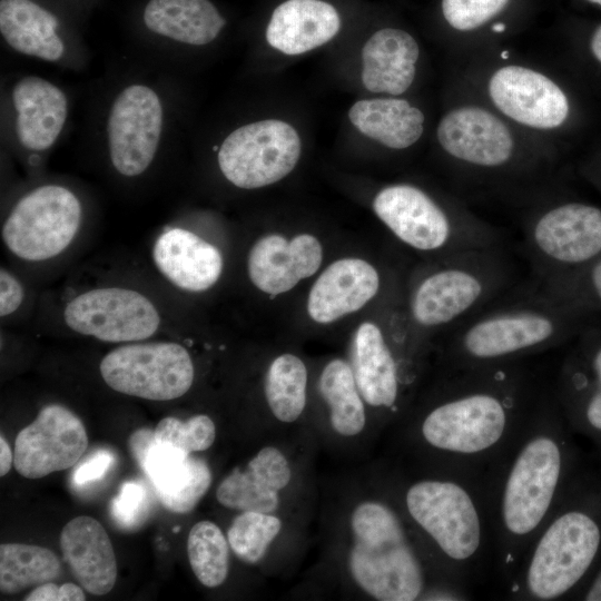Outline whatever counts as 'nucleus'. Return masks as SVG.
Wrapping results in <instances>:
<instances>
[{"instance_id": "nucleus-1", "label": "nucleus", "mask_w": 601, "mask_h": 601, "mask_svg": "<svg viewBox=\"0 0 601 601\" xmlns=\"http://www.w3.org/2000/svg\"><path fill=\"white\" fill-rule=\"evenodd\" d=\"M444 374L407 414L404 447L421 467L459 473L485 485L529 421L545 383L525 361Z\"/></svg>"}, {"instance_id": "nucleus-2", "label": "nucleus", "mask_w": 601, "mask_h": 601, "mask_svg": "<svg viewBox=\"0 0 601 601\" xmlns=\"http://www.w3.org/2000/svg\"><path fill=\"white\" fill-rule=\"evenodd\" d=\"M584 461L551 383L545 384L522 432L485 482L494 572L503 589Z\"/></svg>"}, {"instance_id": "nucleus-3", "label": "nucleus", "mask_w": 601, "mask_h": 601, "mask_svg": "<svg viewBox=\"0 0 601 601\" xmlns=\"http://www.w3.org/2000/svg\"><path fill=\"white\" fill-rule=\"evenodd\" d=\"M421 471L422 475L397 482L390 493L439 570L472 594L494 571L485 485L450 471Z\"/></svg>"}, {"instance_id": "nucleus-4", "label": "nucleus", "mask_w": 601, "mask_h": 601, "mask_svg": "<svg viewBox=\"0 0 601 601\" xmlns=\"http://www.w3.org/2000/svg\"><path fill=\"white\" fill-rule=\"evenodd\" d=\"M601 560V466L584 461L504 588L515 601L574 600Z\"/></svg>"}, {"instance_id": "nucleus-5", "label": "nucleus", "mask_w": 601, "mask_h": 601, "mask_svg": "<svg viewBox=\"0 0 601 601\" xmlns=\"http://www.w3.org/2000/svg\"><path fill=\"white\" fill-rule=\"evenodd\" d=\"M594 318L539 284L504 293L450 329L442 363L445 371H454L526 361L569 344Z\"/></svg>"}, {"instance_id": "nucleus-6", "label": "nucleus", "mask_w": 601, "mask_h": 601, "mask_svg": "<svg viewBox=\"0 0 601 601\" xmlns=\"http://www.w3.org/2000/svg\"><path fill=\"white\" fill-rule=\"evenodd\" d=\"M349 530L348 571L372 599H472L439 570L391 493L358 503L351 513Z\"/></svg>"}, {"instance_id": "nucleus-7", "label": "nucleus", "mask_w": 601, "mask_h": 601, "mask_svg": "<svg viewBox=\"0 0 601 601\" xmlns=\"http://www.w3.org/2000/svg\"><path fill=\"white\" fill-rule=\"evenodd\" d=\"M434 138L461 178L490 187L541 183L560 158L559 146L523 131L461 87Z\"/></svg>"}, {"instance_id": "nucleus-8", "label": "nucleus", "mask_w": 601, "mask_h": 601, "mask_svg": "<svg viewBox=\"0 0 601 601\" xmlns=\"http://www.w3.org/2000/svg\"><path fill=\"white\" fill-rule=\"evenodd\" d=\"M459 87L523 131L556 146L575 120L573 96L559 76L496 48L465 57Z\"/></svg>"}, {"instance_id": "nucleus-9", "label": "nucleus", "mask_w": 601, "mask_h": 601, "mask_svg": "<svg viewBox=\"0 0 601 601\" xmlns=\"http://www.w3.org/2000/svg\"><path fill=\"white\" fill-rule=\"evenodd\" d=\"M513 268L501 246L441 257L414 280L407 318L414 335L451 329L509 290Z\"/></svg>"}, {"instance_id": "nucleus-10", "label": "nucleus", "mask_w": 601, "mask_h": 601, "mask_svg": "<svg viewBox=\"0 0 601 601\" xmlns=\"http://www.w3.org/2000/svg\"><path fill=\"white\" fill-rule=\"evenodd\" d=\"M377 218L408 247L441 257L499 246V230L461 201L441 199L410 183L382 187L372 200Z\"/></svg>"}, {"instance_id": "nucleus-11", "label": "nucleus", "mask_w": 601, "mask_h": 601, "mask_svg": "<svg viewBox=\"0 0 601 601\" xmlns=\"http://www.w3.org/2000/svg\"><path fill=\"white\" fill-rule=\"evenodd\" d=\"M524 244L538 280L601 257V207L580 200H546L524 220Z\"/></svg>"}, {"instance_id": "nucleus-12", "label": "nucleus", "mask_w": 601, "mask_h": 601, "mask_svg": "<svg viewBox=\"0 0 601 601\" xmlns=\"http://www.w3.org/2000/svg\"><path fill=\"white\" fill-rule=\"evenodd\" d=\"M85 208L70 187L38 185L12 205L1 227L7 249L24 262H45L62 254L75 240Z\"/></svg>"}, {"instance_id": "nucleus-13", "label": "nucleus", "mask_w": 601, "mask_h": 601, "mask_svg": "<svg viewBox=\"0 0 601 601\" xmlns=\"http://www.w3.org/2000/svg\"><path fill=\"white\" fill-rule=\"evenodd\" d=\"M167 109L160 92L146 82H130L114 96L105 120L109 162L125 178L144 175L164 140Z\"/></svg>"}, {"instance_id": "nucleus-14", "label": "nucleus", "mask_w": 601, "mask_h": 601, "mask_svg": "<svg viewBox=\"0 0 601 601\" xmlns=\"http://www.w3.org/2000/svg\"><path fill=\"white\" fill-rule=\"evenodd\" d=\"M302 139L289 122L268 118L244 124L220 142L217 164L233 186L252 190L276 184L297 166Z\"/></svg>"}, {"instance_id": "nucleus-15", "label": "nucleus", "mask_w": 601, "mask_h": 601, "mask_svg": "<svg viewBox=\"0 0 601 601\" xmlns=\"http://www.w3.org/2000/svg\"><path fill=\"white\" fill-rule=\"evenodd\" d=\"M99 371L111 390L149 401L181 397L195 378L190 353L171 341L121 344L104 356Z\"/></svg>"}, {"instance_id": "nucleus-16", "label": "nucleus", "mask_w": 601, "mask_h": 601, "mask_svg": "<svg viewBox=\"0 0 601 601\" xmlns=\"http://www.w3.org/2000/svg\"><path fill=\"white\" fill-rule=\"evenodd\" d=\"M62 316L69 329L107 343L145 341L161 325L159 309L149 297L121 286L77 294L66 304Z\"/></svg>"}, {"instance_id": "nucleus-17", "label": "nucleus", "mask_w": 601, "mask_h": 601, "mask_svg": "<svg viewBox=\"0 0 601 601\" xmlns=\"http://www.w3.org/2000/svg\"><path fill=\"white\" fill-rule=\"evenodd\" d=\"M569 345L552 391L572 432L589 440L601 457V317Z\"/></svg>"}, {"instance_id": "nucleus-18", "label": "nucleus", "mask_w": 601, "mask_h": 601, "mask_svg": "<svg viewBox=\"0 0 601 601\" xmlns=\"http://www.w3.org/2000/svg\"><path fill=\"white\" fill-rule=\"evenodd\" d=\"M8 130L23 154L40 156L60 139L69 117V99L61 87L37 76L18 78L6 99Z\"/></svg>"}, {"instance_id": "nucleus-19", "label": "nucleus", "mask_w": 601, "mask_h": 601, "mask_svg": "<svg viewBox=\"0 0 601 601\" xmlns=\"http://www.w3.org/2000/svg\"><path fill=\"white\" fill-rule=\"evenodd\" d=\"M88 445L82 421L60 404L43 406L17 435L13 465L27 479H40L73 466Z\"/></svg>"}, {"instance_id": "nucleus-20", "label": "nucleus", "mask_w": 601, "mask_h": 601, "mask_svg": "<svg viewBox=\"0 0 601 601\" xmlns=\"http://www.w3.org/2000/svg\"><path fill=\"white\" fill-rule=\"evenodd\" d=\"M128 444L167 510L175 513L190 512L208 491L211 472L203 459L173 445L158 443L155 431L149 428L135 431Z\"/></svg>"}, {"instance_id": "nucleus-21", "label": "nucleus", "mask_w": 601, "mask_h": 601, "mask_svg": "<svg viewBox=\"0 0 601 601\" xmlns=\"http://www.w3.org/2000/svg\"><path fill=\"white\" fill-rule=\"evenodd\" d=\"M352 368L367 405L387 415L402 413L411 375L378 324L366 321L356 328Z\"/></svg>"}, {"instance_id": "nucleus-22", "label": "nucleus", "mask_w": 601, "mask_h": 601, "mask_svg": "<svg viewBox=\"0 0 601 601\" xmlns=\"http://www.w3.org/2000/svg\"><path fill=\"white\" fill-rule=\"evenodd\" d=\"M323 262L319 239L307 233L288 239L272 233L259 237L247 256V274L262 293L277 296L317 273Z\"/></svg>"}, {"instance_id": "nucleus-23", "label": "nucleus", "mask_w": 601, "mask_h": 601, "mask_svg": "<svg viewBox=\"0 0 601 601\" xmlns=\"http://www.w3.org/2000/svg\"><path fill=\"white\" fill-rule=\"evenodd\" d=\"M0 33L22 56L67 67L79 61L81 51L62 33L58 17L33 0H1Z\"/></svg>"}, {"instance_id": "nucleus-24", "label": "nucleus", "mask_w": 601, "mask_h": 601, "mask_svg": "<svg viewBox=\"0 0 601 601\" xmlns=\"http://www.w3.org/2000/svg\"><path fill=\"white\" fill-rule=\"evenodd\" d=\"M361 58V80L368 92L404 97L416 81L421 47L406 29L384 26L365 40Z\"/></svg>"}, {"instance_id": "nucleus-25", "label": "nucleus", "mask_w": 601, "mask_h": 601, "mask_svg": "<svg viewBox=\"0 0 601 601\" xmlns=\"http://www.w3.org/2000/svg\"><path fill=\"white\" fill-rule=\"evenodd\" d=\"M382 277L370 262L357 257L331 263L317 277L307 297V314L318 324H331L373 300Z\"/></svg>"}, {"instance_id": "nucleus-26", "label": "nucleus", "mask_w": 601, "mask_h": 601, "mask_svg": "<svg viewBox=\"0 0 601 601\" xmlns=\"http://www.w3.org/2000/svg\"><path fill=\"white\" fill-rule=\"evenodd\" d=\"M343 28V14L329 0H283L265 28L266 42L286 56H298L333 40Z\"/></svg>"}, {"instance_id": "nucleus-27", "label": "nucleus", "mask_w": 601, "mask_h": 601, "mask_svg": "<svg viewBox=\"0 0 601 601\" xmlns=\"http://www.w3.org/2000/svg\"><path fill=\"white\" fill-rule=\"evenodd\" d=\"M152 260L169 283L190 293L211 288L224 268L223 255L215 245L180 227L168 228L156 238Z\"/></svg>"}, {"instance_id": "nucleus-28", "label": "nucleus", "mask_w": 601, "mask_h": 601, "mask_svg": "<svg viewBox=\"0 0 601 601\" xmlns=\"http://www.w3.org/2000/svg\"><path fill=\"white\" fill-rule=\"evenodd\" d=\"M292 481V467L286 455L275 446H265L244 469L233 470L216 490L217 501L237 511L274 513L280 492Z\"/></svg>"}, {"instance_id": "nucleus-29", "label": "nucleus", "mask_w": 601, "mask_h": 601, "mask_svg": "<svg viewBox=\"0 0 601 601\" xmlns=\"http://www.w3.org/2000/svg\"><path fill=\"white\" fill-rule=\"evenodd\" d=\"M63 558L80 585L93 595L114 588L118 568L114 548L104 526L93 518L71 519L60 533Z\"/></svg>"}, {"instance_id": "nucleus-30", "label": "nucleus", "mask_w": 601, "mask_h": 601, "mask_svg": "<svg viewBox=\"0 0 601 601\" xmlns=\"http://www.w3.org/2000/svg\"><path fill=\"white\" fill-rule=\"evenodd\" d=\"M347 116L358 132L393 151L415 146L426 128L425 112L405 97L359 99Z\"/></svg>"}, {"instance_id": "nucleus-31", "label": "nucleus", "mask_w": 601, "mask_h": 601, "mask_svg": "<svg viewBox=\"0 0 601 601\" xmlns=\"http://www.w3.org/2000/svg\"><path fill=\"white\" fill-rule=\"evenodd\" d=\"M142 20L154 36L193 48L213 43L227 24L210 0H149Z\"/></svg>"}, {"instance_id": "nucleus-32", "label": "nucleus", "mask_w": 601, "mask_h": 601, "mask_svg": "<svg viewBox=\"0 0 601 601\" xmlns=\"http://www.w3.org/2000/svg\"><path fill=\"white\" fill-rule=\"evenodd\" d=\"M318 388L333 430L343 436L358 435L366 425V411L352 365L342 358L329 361L319 375Z\"/></svg>"}, {"instance_id": "nucleus-33", "label": "nucleus", "mask_w": 601, "mask_h": 601, "mask_svg": "<svg viewBox=\"0 0 601 601\" xmlns=\"http://www.w3.org/2000/svg\"><path fill=\"white\" fill-rule=\"evenodd\" d=\"M61 564L55 552L33 544L2 543L0 545V590L16 594L57 579Z\"/></svg>"}, {"instance_id": "nucleus-34", "label": "nucleus", "mask_w": 601, "mask_h": 601, "mask_svg": "<svg viewBox=\"0 0 601 601\" xmlns=\"http://www.w3.org/2000/svg\"><path fill=\"white\" fill-rule=\"evenodd\" d=\"M265 397L276 420L293 423L303 414L307 395V368L295 354L275 357L265 375Z\"/></svg>"}, {"instance_id": "nucleus-35", "label": "nucleus", "mask_w": 601, "mask_h": 601, "mask_svg": "<svg viewBox=\"0 0 601 601\" xmlns=\"http://www.w3.org/2000/svg\"><path fill=\"white\" fill-rule=\"evenodd\" d=\"M190 568L207 588L221 585L229 570V543L220 528L211 521L193 525L187 539Z\"/></svg>"}, {"instance_id": "nucleus-36", "label": "nucleus", "mask_w": 601, "mask_h": 601, "mask_svg": "<svg viewBox=\"0 0 601 601\" xmlns=\"http://www.w3.org/2000/svg\"><path fill=\"white\" fill-rule=\"evenodd\" d=\"M549 294L593 317H601V257L593 262L539 280Z\"/></svg>"}, {"instance_id": "nucleus-37", "label": "nucleus", "mask_w": 601, "mask_h": 601, "mask_svg": "<svg viewBox=\"0 0 601 601\" xmlns=\"http://www.w3.org/2000/svg\"><path fill=\"white\" fill-rule=\"evenodd\" d=\"M274 513L243 511L231 522L227 540L234 554L247 564L259 562L282 530Z\"/></svg>"}, {"instance_id": "nucleus-38", "label": "nucleus", "mask_w": 601, "mask_h": 601, "mask_svg": "<svg viewBox=\"0 0 601 601\" xmlns=\"http://www.w3.org/2000/svg\"><path fill=\"white\" fill-rule=\"evenodd\" d=\"M511 0H441L440 10L447 28L466 39L489 28L502 33L505 28L497 21Z\"/></svg>"}, {"instance_id": "nucleus-39", "label": "nucleus", "mask_w": 601, "mask_h": 601, "mask_svg": "<svg viewBox=\"0 0 601 601\" xmlns=\"http://www.w3.org/2000/svg\"><path fill=\"white\" fill-rule=\"evenodd\" d=\"M154 431L158 443L173 445L187 454L206 451L216 437L215 423L205 414L191 416L186 422L167 416Z\"/></svg>"}, {"instance_id": "nucleus-40", "label": "nucleus", "mask_w": 601, "mask_h": 601, "mask_svg": "<svg viewBox=\"0 0 601 601\" xmlns=\"http://www.w3.org/2000/svg\"><path fill=\"white\" fill-rule=\"evenodd\" d=\"M148 508L146 486L137 481H126L110 503V513L119 526L129 530L144 522Z\"/></svg>"}, {"instance_id": "nucleus-41", "label": "nucleus", "mask_w": 601, "mask_h": 601, "mask_svg": "<svg viewBox=\"0 0 601 601\" xmlns=\"http://www.w3.org/2000/svg\"><path fill=\"white\" fill-rule=\"evenodd\" d=\"M114 462V454L108 450L101 449L91 453L73 470V484L83 487L100 481L108 473Z\"/></svg>"}, {"instance_id": "nucleus-42", "label": "nucleus", "mask_w": 601, "mask_h": 601, "mask_svg": "<svg viewBox=\"0 0 601 601\" xmlns=\"http://www.w3.org/2000/svg\"><path fill=\"white\" fill-rule=\"evenodd\" d=\"M24 289L21 282L7 268L0 270V316L8 317L22 304Z\"/></svg>"}, {"instance_id": "nucleus-43", "label": "nucleus", "mask_w": 601, "mask_h": 601, "mask_svg": "<svg viewBox=\"0 0 601 601\" xmlns=\"http://www.w3.org/2000/svg\"><path fill=\"white\" fill-rule=\"evenodd\" d=\"M82 588V587H81ZM79 585L75 583H56L46 582L38 585L26 598V601H83L85 593Z\"/></svg>"}, {"instance_id": "nucleus-44", "label": "nucleus", "mask_w": 601, "mask_h": 601, "mask_svg": "<svg viewBox=\"0 0 601 601\" xmlns=\"http://www.w3.org/2000/svg\"><path fill=\"white\" fill-rule=\"evenodd\" d=\"M574 600L601 601V560Z\"/></svg>"}, {"instance_id": "nucleus-45", "label": "nucleus", "mask_w": 601, "mask_h": 601, "mask_svg": "<svg viewBox=\"0 0 601 601\" xmlns=\"http://www.w3.org/2000/svg\"><path fill=\"white\" fill-rule=\"evenodd\" d=\"M585 50L592 61L601 68V23L589 36Z\"/></svg>"}, {"instance_id": "nucleus-46", "label": "nucleus", "mask_w": 601, "mask_h": 601, "mask_svg": "<svg viewBox=\"0 0 601 601\" xmlns=\"http://www.w3.org/2000/svg\"><path fill=\"white\" fill-rule=\"evenodd\" d=\"M13 464V453L10 449V445L3 437L0 436V475H6L12 467Z\"/></svg>"}, {"instance_id": "nucleus-47", "label": "nucleus", "mask_w": 601, "mask_h": 601, "mask_svg": "<svg viewBox=\"0 0 601 601\" xmlns=\"http://www.w3.org/2000/svg\"><path fill=\"white\" fill-rule=\"evenodd\" d=\"M585 177L601 190V157L583 167Z\"/></svg>"}, {"instance_id": "nucleus-48", "label": "nucleus", "mask_w": 601, "mask_h": 601, "mask_svg": "<svg viewBox=\"0 0 601 601\" xmlns=\"http://www.w3.org/2000/svg\"><path fill=\"white\" fill-rule=\"evenodd\" d=\"M583 1L601 8V0H583Z\"/></svg>"}]
</instances>
